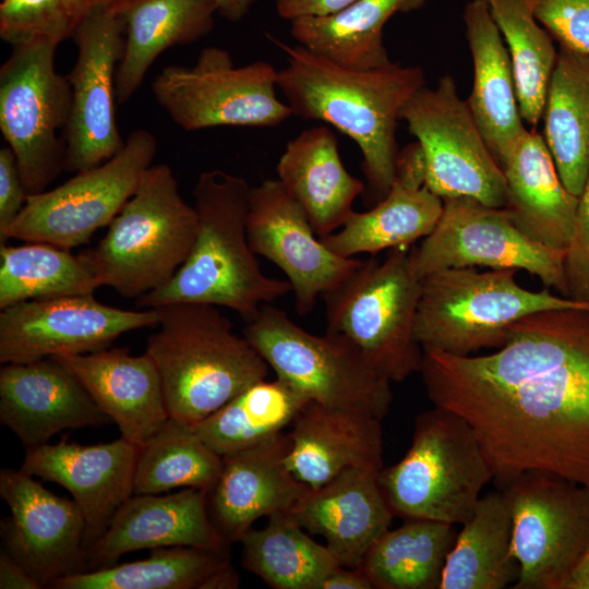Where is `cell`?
<instances>
[{
    "mask_svg": "<svg viewBox=\"0 0 589 589\" xmlns=\"http://www.w3.org/2000/svg\"><path fill=\"white\" fill-rule=\"evenodd\" d=\"M1 589H40L41 585L3 548L0 551Z\"/></svg>",
    "mask_w": 589,
    "mask_h": 589,
    "instance_id": "47",
    "label": "cell"
},
{
    "mask_svg": "<svg viewBox=\"0 0 589 589\" xmlns=\"http://www.w3.org/2000/svg\"><path fill=\"white\" fill-rule=\"evenodd\" d=\"M507 194L504 208L534 241L554 250L570 239L578 196L561 181L544 137L527 130L504 161Z\"/></svg>",
    "mask_w": 589,
    "mask_h": 589,
    "instance_id": "30",
    "label": "cell"
},
{
    "mask_svg": "<svg viewBox=\"0 0 589 589\" xmlns=\"http://www.w3.org/2000/svg\"><path fill=\"white\" fill-rule=\"evenodd\" d=\"M58 44L12 46L0 68V130L13 151L28 195L40 193L64 170L63 130L71 87L55 68Z\"/></svg>",
    "mask_w": 589,
    "mask_h": 589,
    "instance_id": "10",
    "label": "cell"
},
{
    "mask_svg": "<svg viewBox=\"0 0 589 589\" xmlns=\"http://www.w3.org/2000/svg\"><path fill=\"white\" fill-rule=\"evenodd\" d=\"M288 433L221 457L220 474L207 492L211 519L229 543L240 542L262 517L289 514L310 486L289 470Z\"/></svg>",
    "mask_w": 589,
    "mask_h": 589,
    "instance_id": "22",
    "label": "cell"
},
{
    "mask_svg": "<svg viewBox=\"0 0 589 589\" xmlns=\"http://www.w3.org/2000/svg\"><path fill=\"white\" fill-rule=\"evenodd\" d=\"M197 214L167 164L152 165L98 243L81 252L100 286L140 298L166 285L189 256Z\"/></svg>",
    "mask_w": 589,
    "mask_h": 589,
    "instance_id": "5",
    "label": "cell"
},
{
    "mask_svg": "<svg viewBox=\"0 0 589 589\" xmlns=\"http://www.w3.org/2000/svg\"><path fill=\"white\" fill-rule=\"evenodd\" d=\"M565 589H589V549L569 578Z\"/></svg>",
    "mask_w": 589,
    "mask_h": 589,
    "instance_id": "51",
    "label": "cell"
},
{
    "mask_svg": "<svg viewBox=\"0 0 589 589\" xmlns=\"http://www.w3.org/2000/svg\"><path fill=\"white\" fill-rule=\"evenodd\" d=\"M52 358L80 380L129 442L143 446L170 417L158 370L146 352L106 348Z\"/></svg>",
    "mask_w": 589,
    "mask_h": 589,
    "instance_id": "25",
    "label": "cell"
},
{
    "mask_svg": "<svg viewBox=\"0 0 589 589\" xmlns=\"http://www.w3.org/2000/svg\"><path fill=\"white\" fill-rule=\"evenodd\" d=\"M417 137L425 165V184L442 200L469 196L504 207V171L484 141L467 101L450 75L436 87H421L400 113Z\"/></svg>",
    "mask_w": 589,
    "mask_h": 589,
    "instance_id": "14",
    "label": "cell"
},
{
    "mask_svg": "<svg viewBox=\"0 0 589 589\" xmlns=\"http://www.w3.org/2000/svg\"><path fill=\"white\" fill-rule=\"evenodd\" d=\"M381 421L365 412L309 401L290 425L287 467L311 489L350 468L380 472L384 468Z\"/></svg>",
    "mask_w": 589,
    "mask_h": 589,
    "instance_id": "27",
    "label": "cell"
},
{
    "mask_svg": "<svg viewBox=\"0 0 589 589\" xmlns=\"http://www.w3.org/2000/svg\"><path fill=\"white\" fill-rule=\"evenodd\" d=\"M425 0H356L334 13L290 21V33L299 45L341 67L368 70L392 61L383 29L397 13L421 9Z\"/></svg>",
    "mask_w": 589,
    "mask_h": 589,
    "instance_id": "32",
    "label": "cell"
},
{
    "mask_svg": "<svg viewBox=\"0 0 589 589\" xmlns=\"http://www.w3.org/2000/svg\"><path fill=\"white\" fill-rule=\"evenodd\" d=\"M213 0H132L121 13L124 47L116 72V97L128 103L165 50L199 40L214 27Z\"/></svg>",
    "mask_w": 589,
    "mask_h": 589,
    "instance_id": "31",
    "label": "cell"
},
{
    "mask_svg": "<svg viewBox=\"0 0 589 589\" xmlns=\"http://www.w3.org/2000/svg\"><path fill=\"white\" fill-rule=\"evenodd\" d=\"M277 179L301 205L318 238L337 231L352 214L364 183L342 165L335 134L326 127L303 130L278 159Z\"/></svg>",
    "mask_w": 589,
    "mask_h": 589,
    "instance_id": "29",
    "label": "cell"
},
{
    "mask_svg": "<svg viewBox=\"0 0 589 589\" xmlns=\"http://www.w3.org/2000/svg\"><path fill=\"white\" fill-rule=\"evenodd\" d=\"M442 212L443 200L425 184L424 158L417 142L398 153L386 196L369 211H353L337 231L320 239L342 257L405 248L429 236Z\"/></svg>",
    "mask_w": 589,
    "mask_h": 589,
    "instance_id": "24",
    "label": "cell"
},
{
    "mask_svg": "<svg viewBox=\"0 0 589 589\" xmlns=\"http://www.w3.org/2000/svg\"><path fill=\"white\" fill-rule=\"evenodd\" d=\"M309 401L283 380L264 378L191 426L208 447L223 457L284 432Z\"/></svg>",
    "mask_w": 589,
    "mask_h": 589,
    "instance_id": "36",
    "label": "cell"
},
{
    "mask_svg": "<svg viewBox=\"0 0 589 589\" xmlns=\"http://www.w3.org/2000/svg\"><path fill=\"white\" fill-rule=\"evenodd\" d=\"M464 22L473 62V86L467 104L502 167L527 131L519 111L510 56L485 0L468 2Z\"/></svg>",
    "mask_w": 589,
    "mask_h": 589,
    "instance_id": "28",
    "label": "cell"
},
{
    "mask_svg": "<svg viewBox=\"0 0 589 589\" xmlns=\"http://www.w3.org/2000/svg\"><path fill=\"white\" fill-rule=\"evenodd\" d=\"M421 280L410 251L392 249L385 260L369 259L322 296L327 330L347 336L390 382L420 372L423 348L416 337Z\"/></svg>",
    "mask_w": 589,
    "mask_h": 589,
    "instance_id": "9",
    "label": "cell"
},
{
    "mask_svg": "<svg viewBox=\"0 0 589 589\" xmlns=\"http://www.w3.org/2000/svg\"><path fill=\"white\" fill-rule=\"evenodd\" d=\"M217 13L230 22L241 21L257 0H213Z\"/></svg>",
    "mask_w": 589,
    "mask_h": 589,
    "instance_id": "49",
    "label": "cell"
},
{
    "mask_svg": "<svg viewBox=\"0 0 589 589\" xmlns=\"http://www.w3.org/2000/svg\"><path fill=\"white\" fill-rule=\"evenodd\" d=\"M434 406L472 429L501 488L544 471L589 488V309H552L512 325L483 356L423 348Z\"/></svg>",
    "mask_w": 589,
    "mask_h": 589,
    "instance_id": "1",
    "label": "cell"
},
{
    "mask_svg": "<svg viewBox=\"0 0 589 589\" xmlns=\"http://www.w3.org/2000/svg\"><path fill=\"white\" fill-rule=\"evenodd\" d=\"M27 196L13 151L9 146L2 147L0 149V238L23 209Z\"/></svg>",
    "mask_w": 589,
    "mask_h": 589,
    "instance_id": "45",
    "label": "cell"
},
{
    "mask_svg": "<svg viewBox=\"0 0 589 589\" xmlns=\"http://www.w3.org/2000/svg\"><path fill=\"white\" fill-rule=\"evenodd\" d=\"M356 0H276L280 17L292 21L302 16L324 15L339 11Z\"/></svg>",
    "mask_w": 589,
    "mask_h": 589,
    "instance_id": "46",
    "label": "cell"
},
{
    "mask_svg": "<svg viewBox=\"0 0 589 589\" xmlns=\"http://www.w3.org/2000/svg\"><path fill=\"white\" fill-rule=\"evenodd\" d=\"M156 152L153 133L133 131L110 159L53 189L28 195L0 242H48L70 250L87 243L134 194Z\"/></svg>",
    "mask_w": 589,
    "mask_h": 589,
    "instance_id": "12",
    "label": "cell"
},
{
    "mask_svg": "<svg viewBox=\"0 0 589 589\" xmlns=\"http://www.w3.org/2000/svg\"><path fill=\"white\" fill-rule=\"evenodd\" d=\"M132 0H2L0 38L11 46L33 40L60 44L99 13L121 15Z\"/></svg>",
    "mask_w": 589,
    "mask_h": 589,
    "instance_id": "42",
    "label": "cell"
},
{
    "mask_svg": "<svg viewBox=\"0 0 589 589\" xmlns=\"http://www.w3.org/2000/svg\"><path fill=\"white\" fill-rule=\"evenodd\" d=\"M196 546L228 552L214 526L207 492L185 488L171 494H133L85 553L86 570L113 566L130 552L161 546Z\"/></svg>",
    "mask_w": 589,
    "mask_h": 589,
    "instance_id": "23",
    "label": "cell"
},
{
    "mask_svg": "<svg viewBox=\"0 0 589 589\" xmlns=\"http://www.w3.org/2000/svg\"><path fill=\"white\" fill-rule=\"evenodd\" d=\"M512 515L501 491L480 497L457 532L440 589H503L516 584L519 565L512 555Z\"/></svg>",
    "mask_w": 589,
    "mask_h": 589,
    "instance_id": "34",
    "label": "cell"
},
{
    "mask_svg": "<svg viewBox=\"0 0 589 589\" xmlns=\"http://www.w3.org/2000/svg\"><path fill=\"white\" fill-rule=\"evenodd\" d=\"M277 70L266 61L236 67L220 47L204 48L192 67L170 64L152 83L169 118L187 131L274 127L292 116L276 95Z\"/></svg>",
    "mask_w": 589,
    "mask_h": 589,
    "instance_id": "13",
    "label": "cell"
},
{
    "mask_svg": "<svg viewBox=\"0 0 589 589\" xmlns=\"http://www.w3.org/2000/svg\"><path fill=\"white\" fill-rule=\"evenodd\" d=\"M0 495L10 516L1 520L4 550L40 585L86 572L81 509L48 491L22 469L0 472Z\"/></svg>",
    "mask_w": 589,
    "mask_h": 589,
    "instance_id": "19",
    "label": "cell"
},
{
    "mask_svg": "<svg viewBox=\"0 0 589 589\" xmlns=\"http://www.w3.org/2000/svg\"><path fill=\"white\" fill-rule=\"evenodd\" d=\"M140 449L141 446L123 437L95 445H81L62 437L55 444L26 449L21 469L70 492L84 518L86 553L133 495Z\"/></svg>",
    "mask_w": 589,
    "mask_h": 589,
    "instance_id": "20",
    "label": "cell"
},
{
    "mask_svg": "<svg viewBox=\"0 0 589 589\" xmlns=\"http://www.w3.org/2000/svg\"><path fill=\"white\" fill-rule=\"evenodd\" d=\"M93 294L35 299L0 310V362L94 352L124 333L158 324L155 308L123 310Z\"/></svg>",
    "mask_w": 589,
    "mask_h": 589,
    "instance_id": "16",
    "label": "cell"
},
{
    "mask_svg": "<svg viewBox=\"0 0 589 589\" xmlns=\"http://www.w3.org/2000/svg\"><path fill=\"white\" fill-rule=\"evenodd\" d=\"M542 118L558 177L579 196L589 177V55L560 46Z\"/></svg>",
    "mask_w": 589,
    "mask_h": 589,
    "instance_id": "33",
    "label": "cell"
},
{
    "mask_svg": "<svg viewBox=\"0 0 589 589\" xmlns=\"http://www.w3.org/2000/svg\"><path fill=\"white\" fill-rule=\"evenodd\" d=\"M250 188L219 169L199 175L193 188L197 230L191 252L163 287L137 298L139 306L197 302L228 308L245 322L263 304L291 291L288 280L266 276L247 235Z\"/></svg>",
    "mask_w": 589,
    "mask_h": 589,
    "instance_id": "3",
    "label": "cell"
},
{
    "mask_svg": "<svg viewBox=\"0 0 589 589\" xmlns=\"http://www.w3.org/2000/svg\"><path fill=\"white\" fill-rule=\"evenodd\" d=\"M247 235L252 251L287 276L301 316L310 314L317 298L338 286L361 262L330 251L278 179L250 188Z\"/></svg>",
    "mask_w": 589,
    "mask_h": 589,
    "instance_id": "18",
    "label": "cell"
},
{
    "mask_svg": "<svg viewBox=\"0 0 589 589\" xmlns=\"http://www.w3.org/2000/svg\"><path fill=\"white\" fill-rule=\"evenodd\" d=\"M493 480L488 459L470 425L434 406L414 420L411 445L377 476L394 516L452 525L467 521Z\"/></svg>",
    "mask_w": 589,
    "mask_h": 589,
    "instance_id": "6",
    "label": "cell"
},
{
    "mask_svg": "<svg viewBox=\"0 0 589 589\" xmlns=\"http://www.w3.org/2000/svg\"><path fill=\"white\" fill-rule=\"evenodd\" d=\"M455 525L407 519L369 549L359 568L376 589H440Z\"/></svg>",
    "mask_w": 589,
    "mask_h": 589,
    "instance_id": "35",
    "label": "cell"
},
{
    "mask_svg": "<svg viewBox=\"0 0 589 589\" xmlns=\"http://www.w3.org/2000/svg\"><path fill=\"white\" fill-rule=\"evenodd\" d=\"M267 37L286 56V67L277 72V87L292 115L323 121L349 136L362 155L370 202H380L395 180L396 127L402 108L425 84L422 69L390 62L353 70L301 45Z\"/></svg>",
    "mask_w": 589,
    "mask_h": 589,
    "instance_id": "2",
    "label": "cell"
},
{
    "mask_svg": "<svg viewBox=\"0 0 589 589\" xmlns=\"http://www.w3.org/2000/svg\"><path fill=\"white\" fill-rule=\"evenodd\" d=\"M537 21L560 46L589 55V0H530Z\"/></svg>",
    "mask_w": 589,
    "mask_h": 589,
    "instance_id": "43",
    "label": "cell"
},
{
    "mask_svg": "<svg viewBox=\"0 0 589 589\" xmlns=\"http://www.w3.org/2000/svg\"><path fill=\"white\" fill-rule=\"evenodd\" d=\"M244 569L274 589H318L337 566L325 544L314 541L290 514L268 518L240 540Z\"/></svg>",
    "mask_w": 589,
    "mask_h": 589,
    "instance_id": "37",
    "label": "cell"
},
{
    "mask_svg": "<svg viewBox=\"0 0 589 589\" xmlns=\"http://www.w3.org/2000/svg\"><path fill=\"white\" fill-rule=\"evenodd\" d=\"M318 589H373L366 576L358 568L337 566L321 582Z\"/></svg>",
    "mask_w": 589,
    "mask_h": 589,
    "instance_id": "48",
    "label": "cell"
},
{
    "mask_svg": "<svg viewBox=\"0 0 589 589\" xmlns=\"http://www.w3.org/2000/svg\"><path fill=\"white\" fill-rule=\"evenodd\" d=\"M243 336L276 377L310 401L383 419L389 411L390 381L347 336L309 333L281 309L263 304L247 322Z\"/></svg>",
    "mask_w": 589,
    "mask_h": 589,
    "instance_id": "8",
    "label": "cell"
},
{
    "mask_svg": "<svg viewBox=\"0 0 589 589\" xmlns=\"http://www.w3.org/2000/svg\"><path fill=\"white\" fill-rule=\"evenodd\" d=\"M566 298L589 303V177L581 194L574 229L563 256Z\"/></svg>",
    "mask_w": 589,
    "mask_h": 589,
    "instance_id": "44",
    "label": "cell"
},
{
    "mask_svg": "<svg viewBox=\"0 0 589 589\" xmlns=\"http://www.w3.org/2000/svg\"><path fill=\"white\" fill-rule=\"evenodd\" d=\"M512 515L514 589H565L589 549V488L526 471L500 488Z\"/></svg>",
    "mask_w": 589,
    "mask_h": 589,
    "instance_id": "11",
    "label": "cell"
},
{
    "mask_svg": "<svg viewBox=\"0 0 589 589\" xmlns=\"http://www.w3.org/2000/svg\"><path fill=\"white\" fill-rule=\"evenodd\" d=\"M516 268L477 272L450 267L422 278L416 337L422 348L453 356H471L501 348L519 320L545 310L588 308L589 303L553 294L548 288L530 291L516 281Z\"/></svg>",
    "mask_w": 589,
    "mask_h": 589,
    "instance_id": "7",
    "label": "cell"
},
{
    "mask_svg": "<svg viewBox=\"0 0 589 589\" xmlns=\"http://www.w3.org/2000/svg\"><path fill=\"white\" fill-rule=\"evenodd\" d=\"M221 456L192 426L172 417L141 446L133 494H160L195 488L208 492L221 470Z\"/></svg>",
    "mask_w": 589,
    "mask_h": 589,
    "instance_id": "40",
    "label": "cell"
},
{
    "mask_svg": "<svg viewBox=\"0 0 589 589\" xmlns=\"http://www.w3.org/2000/svg\"><path fill=\"white\" fill-rule=\"evenodd\" d=\"M378 472L350 468L311 489L289 513L311 534H320L340 566L358 568L392 524Z\"/></svg>",
    "mask_w": 589,
    "mask_h": 589,
    "instance_id": "26",
    "label": "cell"
},
{
    "mask_svg": "<svg viewBox=\"0 0 589 589\" xmlns=\"http://www.w3.org/2000/svg\"><path fill=\"white\" fill-rule=\"evenodd\" d=\"M564 251L545 247L524 233L504 207L469 196L443 199L433 231L410 251L414 274L450 267L516 268L536 275L548 289L566 297Z\"/></svg>",
    "mask_w": 589,
    "mask_h": 589,
    "instance_id": "15",
    "label": "cell"
},
{
    "mask_svg": "<svg viewBox=\"0 0 589 589\" xmlns=\"http://www.w3.org/2000/svg\"><path fill=\"white\" fill-rule=\"evenodd\" d=\"M510 56L519 111L536 127L543 117L557 51L530 0H485Z\"/></svg>",
    "mask_w": 589,
    "mask_h": 589,
    "instance_id": "41",
    "label": "cell"
},
{
    "mask_svg": "<svg viewBox=\"0 0 589 589\" xmlns=\"http://www.w3.org/2000/svg\"><path fill=\"white\" fill-rule=\"evenodd\" d=\"M77 58L65 75L71 108L63 130L64 170L80 172L116 155L123 146L116 120V72L124 47V23L115 13L86 20L72 36Z\"/></svg>",
    "mask_w": 589,
    "mask_h": 589,
    "instance_id": "17",
    "label": "cell"
},
{
    "mask_svg": "<svg viewBox=\"0 0 589 589\" xmlns=\"http://www.w3.org/2000/svg\"><path fill=\"white\" fill-rule=\"evenodd\" d=\"M230 553L196 546L152 549L148 557L61 577L53 589H204Z\"/></svg>",
    "mask_w": 589,
    "mask_h": 589,
    "instance_id": "38",
    "label": "cell"
},
{
    "mask_svg": "<svg viewBox=\"0 0 589 589\" xmlns=\"http://www.w3.org/2000/svg\"><path fill=\"white\" fill-rule=\"evenodd\" d=\"M239 586L240 577L231 563H228L208 578L204 589H236Z\"/></svg>",
    "mask_w": 589,
    "mask_h": 589,
    "instance_id": "50",
    "label": "cell"
},
{
    "mask_svg": "<svg viewBox=\"0 0 589 589\" xmlns=\"http://www.w3.org/2000/svg\"><path fill=\"white\" fill-rule=\"evenodd\" d=\"M0 421L29 449L63 430L99 426L111 420L80 380L50 357L3 364Z\"/></svg>",
    "mask_w": 589,
    "mask_h": 589,
    "instance_id": "21",
    "label": "cell"
},
{
    "mask_svg": "<svg viewBox=\"0 0 589 589\" xmlns=\"http://www.w3.org/2000/svg\"><path fill=\"white\" fill-rule=\"evenodd\" d=\"M155 309L159 327L145 352L158 370L170 417L193 425L267 377V362L216 305L173 302Z\"/></svg>",
    "mask_w": 589,
    "mask_h": 589,
    "instance_id": "4",
    "label": "cell"
},
{
    "mask_svg": "<svg viewBox=\"0 0 589 589\" xmlns=\"http://www.w3.org/2000/svg\"><path fill=\"white\" fill-rule=\"evenodd\" d=\"M101 287L81 256L48 242L0 247V310L51 297L94 293Z\"/></svg>",
    "mask_w": 589,
    "mask_h": 589,
    "instance_id": "39",
    "label": "cell"
}]
</instances>
